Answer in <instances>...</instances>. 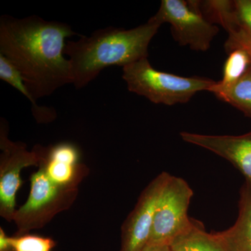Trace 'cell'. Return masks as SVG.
<instances>
[{"mask_svg":"<svg viewBox=\"0 0 251 251\" xmlns=\"http://www.w3.org/2000/svg\"><path fill=\"white\" fill-rule=\"evenodd\" d=\"M37 145L41 155L39 168L50 181L63 189H75L90 173L80 162V151L75 144L63 142L48 147Z\"/></svg>","mask_w":251,"mask_h":251,"instance_id":"cell-9","label":"cell"},{"mask_svg":"<svg viewBox=\"0 0 251 251\" xmlns=\"http://www.w3.org/2000/svg\"><path fill=\"white\" fill-rule=\"evenodd\" d=\"M181 139L222 157L251 184V130L240 135H213L182 131Z\"/></svg>","mask_w":251,"mask_h":251,"instance_id":"cell-10","label":"cell"},{"mask_svg":"<svg viewBox=\"0 0 251 251\" xmlns=\"http://www.w3.org/2000/svg\"><path fill=\"white\" fill-rule=\"evenodd\" d=\"M192 188L184 179L171 175L157 206L148 245H168L191 226L188 211Z\"/></svg>","mask_w":251,"mask_h":251,"instance_id":"cell-6","label":"cell"},{"mask_svg":"<svg viewBox=\"0 0 251 251\" xmlns=\"http://www.w3.org/2000/svg\"><path fill=\"white\" fill-rule=\"evenodd\" d=\"M151 21L160 26L171 24L172 34L179 45L196 51H206L219 33V27L209 22L200 11L197 1L162 0Z\"/></svg>","mask_w":251,"mask_h":251,"instance_id":"cell-5","label":"cell"},{"mask_svg":"<svg viewBox=\"0 0 251 251\" xmlns=\"http://www.w3.org/2000/svg\"><path fill=\"white\" fill-rule=\"evenodd\" d=\"M197 4L206 20L213 24L216 23L221 25L228 34L239 29L234 1H197Z\"/></svg>","mask_w":251,"mask_h":251,"instance_id":"cell-15","label":"cell"},{"mask_svg":"<svg viewBox=\"0 0 251 251\" xmlns=\"http://www.w3.org/2000/svg\"><path fill=\"white\" fill-rule=\"evenodd\" d=\"M160 27L150 19L133 29L108 27L68 41L64 54L70 61L75 88L88 85L105 68L124 67L148 57L149 45Z\"/></svg>","mask_w":251,"mask_h":251,"instance_id":"cell-2","label":"cell"},{"mask_svg":"<svg viewBox=\"0 0 251 251\" xmlns=\"http://www.w3.org/2000/svg\"><path fill=\"white\" fill-rule=\"evenodd\" d=\"M239 193L235 224L215 233L230 251H251V184L244 183Z\"/></svg>","mask_w":251,"mask_h":251,"instance_id":"cell-11","label":"cell"},{"mask_svg":"<svg viewBox=\"0 0 251 251\" xmlns=\"http://www.w3.org/2000/svg\"><path fill=\"white\" fill-rule=\"evenodd\" d=\"M216 96L251 117V68L235 84Z\"/></svg>","mask_w":251,"mask_h":251,"instance_id":"cell-16","label":"cell"},{"mask_svg":"<svg viewBox=\"0 0 251 251\" xmlns=\"http://www.w3.org/2000/svg\"><path fill=\"white\" fill-rule=\"evenodd\" d=\"M9 239L15 251H51L56 246L51 238L29 233L9 237Z\"/></svg>","mask_w":251,"mask_h":251,"instance_id":"cell-17","label":"cell"},{"mask_svg":"<svg viewBox=\"0 0 251 251\" xmlns=\"http://www.w3.org/2000/svg\"><path fill=\"white\" fill-rule=\"evenodd\" d=\"M142 251H173L168 245H148Z\"/></svg>","mask_w":251,"mask_h":251,"instance_id":"cell-21","label":"cell"},{"mask_svg":"<svg viewBox=\"0 0 251 251\" xmlns=\"http://www.w3.org/2000/svg\"><path fill=\"white\" fill-rule=\"evenodd\" d=\"M234 4L239 27L251 37V0H236Z\"/></svg>","mask_w":251,"mask_h":251,"instance_id":"cell-19","label":"cell"},{"mask_svg":"<svg viewBox=\"0 0 251 251\" xmlns=\"http://www.w3.org/2000/svg\"><path fill=\"white\" fill-rule=\"evenodd\" d=\"M0 251H15L2 227H0Z\"/></svg>","mask_w":251,"mask_h":251,"instance_id":"cell-20","label":"cell"},{"mask_svg":"<svg viewBox=\"0 0 251 251\" xmlns=\"http://www.w3.org/2000/svg\"><path fill=\"white\" fill-rule=\"evenodd\" d=\"M0 79L12 86L31 102L33 115L35 117L36 122L48 123L55 119L56 112L54 110L39 106L36 104L25 83L21 72L7 57L1 54H0Z\"/></svg>","mask_w":251,"mask_h":251,"instance_id":"cell-13","label":"cell"},{"mask_svg":"<svg viewBox=\"0 0 251 251\" xmlns=\"http://www.w3.org/2000/svg\"><path fill=\"white\" fill-rule=\"evenodd\" d=\"M173 251H230L214 233H208L200 221L191 226L170 244Z\"/></svg>","mask_w":251,"mask_h":251,"instance_id":"cell-12","label":"cell"},{"mask_svg":"<svg viewBox=\"0 0 251 251\" xmlns=\"http://www.w3.org/2000/svg\"><path fill=\"white\" fill-rule=\"evenodd\" d=\"M0 216L11 222L16 212V194L23 184L21 171L27 167H39L41 155L37 145L29 151L26 144L10 140L7 127L2 120L0 126Z\"/></svg>","mask_w":251,"mask_h":251,"instance_id":"cell-7","label":"cell"},{"mask_svg":"<svg viewBox=\"0 0 251 251\" xmlns=\"http://www.w3.org/2000/svg\"><path fill=\"white\" fill-rule=\"evenodd\" d=\"M30 192L27 201L16 210L14 221L16 235L43 228L54 216L72 206L78 195V188L63 189L50 181L39 168L30 176Z\"/></svg>","mask_w":251,"mask_h":251,"instance_id":"cell-4","label":"cell"},{"mask_svg":"<svg viewBox=\"0 0 251 251\" xmlns=\"http://www.w3.org/2000/svg\"><path fill=\"white\" fill-rule=\"evenodd\" d=\"M227 53L228 57L225 62L222 79L209 91L215 95L235 84L251 68V57L245 50L237 48Z\"/></svg>","mask_w":251,"mask_h":251,"instance_id":"cell-14","label":"cell"},{"mask_svg":"<svg viewBox=\"0 0 251 251\" xmlns=\"http://www.w3.org/2000/svg\"><path fill=\"white\" fill-rule=\"evenodd\" d=\"M74 35L69 25L35 15L0 18V54L17 67L35 101L73 83L70 61L64 54L66 39Z\"/></svg>","mask_w":251,"mask_h":251,"instance_id":"cell-1","label":"cell"},{"mask_svg":"<svg viewBox=\"0 0 251 251\" xmlns=\"http://www.w3.org/2000/svg\"><path fill=\"white\" fill-rule=\"evenodd\" d=\"M122 77L127 88L156 104L186 103L202 91H210L216 81L205 77H182L156 70L148 57L123 67Z\"/></svg>","mask_w":251,"mask_h":251,"instance_id":"cell-3","label":"cell"},{"mask_svg":"<svg viewBox=\"0 0 251 251\" xmlns=\"http://www.w3.org/2000/svg\"><path fill=\"white\" fill-rule=\"evenodd\" d=\"M171 176L162 172L143 190L122 224L120 251H142L148 245L157 206Z\"/></svg>","mask_w":251,"mask_h":251,"instance_id":"cell-8","label":"cell"},{"mask_svg":"<svg viewBox=\"0 0 251 251\" xmlns=\"http://www.w3.org/2000/svg\"><path fill=\"white\" fill-rule=\"evenodd\" d=\"M228 39L225 44L226 52L237 48L245 50L251 57V37L244 29L239 27L237 30L229 33Z\"/></svg>","mask_w":251,"mask_h":251,"instance_id":"cell-18","label":"cell"}]
</instances>
